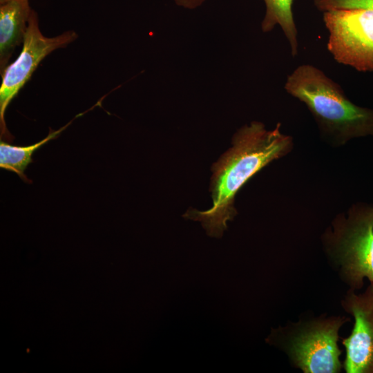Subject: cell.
I'll return each mask as SVG.
<instances>
[{
  "mask_svg": "<svg viewBox=\"0 0 373 373\" xmlns=\"http://www.w3.org/2000/svg\"><path fill=\"white\" fill-rule=\"evenodd\" d=\"M278 123L272 130L254 121L233 135V146L212 166L210 191L213 206L206 211L189 209L182 216L200 221L207 235L222 238L227 222L237 214L234 200L237 193L255 174L272 161L288 154L293 149V137L280 131Z\"/></svg>",
  "mask_w": 373,
  "mask_h": 373,
  "instance_id": "1",
  "label": "cell"
},
{
  "mask_svg": "<svg viewBox=\"0 0 373 373\" xmlns=\"http://www.w3.org/2000/svg\"><path fill=\"white\" fill-rule=\"evenodd\" d=\"M284 88L306 106L329 144L339 146L354 138L373 135V109L351 102L341 86L316 66L296 67Z\"/></svg>",
  "mask_w": 373,
  "mask_h": 373,
  "instance_id": "2",
  "label": "cell"
},
{
  "mask_svg": "<svg viewBox=\"0 0 373 373\" xmlns=\"http://www.w3.org/2000/svg\"><path fill=\"white\" fill-rule=\"evenodd\" d=\"M330 267L349 289L373 283V205L353 204L332 220L321 238Z\"/></svg>",
  "mask_w": 373,
  "mask_h": 373,
  "instance_id": "3",
  "label": "cell"
},
{
  "mask_svg": "<svg viewBox=\"0 0 373 373\" xmlns=\"http://www.w3.org/2000/svg\"><path fill=\"white\" fill-rule=\"evenodd\" d=\"M350 321L327 314L304 317L271 328L265 341L285 352L291 365L304 373H338L343 369L339 331Z\"/></svg>",
  "mask_w": 373,
  "mask_h": 373,
  "instance_id": "4",
  "label": "cell"
},
{
  "mask_svg": "<svg viewBox=\"0 0 373 373\" xmlns=\"http://www.w3.org/2000/svg\"><path fill=\"white\" fill-rule=\"evenodd\" d=\"M323 21L334 59L360 72H373V9L329 10Z\"/></svg>",
  "mask_w": 373,
  "mask_h": 373,
  "instance_id": "5",
  "label": "cell"
},
{
  "mask_svg": "<svg viewBox=\"0 0 373 373\" xmlns=\"http://www.w3.org/2000/svg\"><path fill=\"white\" fill-rule=\"evenodd\" d=\"M77 35L68 30L53 37H45L39 28L38 15L32 10L21 51L12 64L7 66L2 76L0 87L1 139L12 141L5 122V113L11 101L30 79L40 62L56 49L65 48L75 41Z\"/></svg>",
  "mask_w": 373,
  "mask_h": 373,
  "instance_id": "6",
  "label": "cell"
},
{
  "mask_svg": "<svg viewBox=\"0 0 373 373\" xmlns=\"http://www.w3.org/2000/svg\"><path fill=\"white\" fill-rule=\"evenodd\" d=\"M369 283L361 293L348 289L341 301L354 321L350 334L342 340L346 373H373V283Z\"/></svg>",
  "mask_w": 373,
  "mask_h": 373,
  "instance_id": "7",
  "label": "cell"
},
{
  "mask_svg": "<svg viewBox=\"0 0 373 373\" xmlns=\"http://www.w3.org/2000/svg\"><path fill=\"white\" fill-rule=\"evenodd\" d=\"M32 10L28 0H11L0 6L1 74L15 48L23 44Z\"/></svg>",
  "mask_w": 373,
  "mask_h": 373,
  "instance_id": "8",
  "label": "cell"
},
{
  "mask_svg": "<svg viewBox=\"0 0 373 373\" xmlns=\"http://www.w3.org/2000/svg\"><path fill=\"white\" fill-rule=\"evenodd\" d=\"M77 115L74 119L82 115ZM57 131H50L43 140L28 146L11 145L4 141L0 142V167L6 171L17 173L24 182H31L25 174L28 166L32 162V155L35 151L47 144L49 141L57 138L74 120Z\"/></svg>",
  "mask_w": 373,
  "mask_h": 373,
  "instance_id": "9",
  "label": "cell"
},
{
  "mask_svg": "<svg viewBox=\"0 0 373 373\" xmlns=\"http://www.w3.org/2000/svg\"><path fill=\"white\" fill-rule=\"evenodd\" d=\"M265 14L261 23L262 32H271L278 25L287 39L291 55L295 57L298 54V30L293 14L294 0H263Z\"/></svg>",
  "mask_w": 373,
  "mask_h": 373,
  "instance_id": "10",
  "label": "cell"
},
{
  "mask_svg": "<svg viewBox=\"0 0 373 373\" xmlns=\"http://www.w3.org/2000/svg\"><path fill=\"white\" fill-rule=\"evenodd\" d=\"M314 5L323 12L341 9H373V0H313Z\"/></svg>",
  "mask_w": 373,
  "mask_h": 373,
  "instance_id": "11",
  "label": "cell"
},
{
  "mask_svg": "<svg viewBox=\"0 0 373 373\" xmlns=\"http://www.w3.org/2000/svg\"><path fill=\"white\" fill-rule=\"evenodd\" d=\"M206 0H174L180 6L185 8L193 9L200 6Z\"/></svg>",
  "mask_w": 373,
  "mask_h": 373,
  "instance_id": "12",
  "label": "cell"
},
{
  "mask_svg": "<svg viewBox=\"0 0 373 373\" xmlns=\"http://www.w3.org/2000/svg\"><path fill=\"white\" fill-rule=\"evenodd\" d=\"M10 1H11V0H0V4L1 5L3 4V3H7V2Z\"/></svg>",
  "mask_w": 373,
  "mask_h": 373,
  "instance_id": "13",
  "label": "cell"
}]
</instances>
